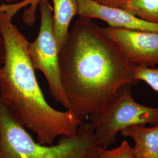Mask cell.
<instances>
[{
	"instance_id": "4fadbf2b",
	"label": "cell",
	"mask_w": 158,
	"mask_h": 158,
	"mask_svg": "<svg viewBox=\"0 0 158 158\" xmlns=\"http://www.w3.org/2000/svg\"><path fill=\"white\" fill-rule=\"evenodd\" d=\"M134 76L138 82L143 81L153 90L158 92V68L135 66Z\"/></svg>"
},
{
	"instance_id": "52a82bcc",
	"label": "cell",
	"mask_w": 158,
	"mask_h": 158,
	"mask_svg": "<svg viewBox=\"0 0 158 158\" xmlns=\"http://www.w3.org/2000/svg\"><path fill=\"white\" fill-rule=\"evenodd\" d=\"M78 16L100 19L108 27L158 32V23L142 19L124 9L104 6L93 0H77Z\"/></svg>"
},
{
	"instance_id": "8fae6325",
	"label": "cell",
	"mask_w": 158,
	"mask_h": 158,
	"mask_svg": "<svg viewBox=\"0 0 158 158\" xmlns=\"http://www.w3.org/2000/svg\"><path fill=\"white\" fill-rule=\"evenodd\" d=\"M41 1L42 0H23L16 3L2 4L0 6V11L8 12L14 16L20 10L29 6V7L23 13V20L25 24L31 26L35 21L37 8Z\"/></svg>"
},
{
	"instance_id": "7c38bea8",
	"label": "cell",
	"mask_w": 158,
	"mask_h": 158,
	"mask_svg": "<svg viewBox=\"0 0 158 158\" xmlns=\"http://www.w3.org/2000/svg\"><path fill=\"white\" fill-rule=\"evenodd\" d=\"M96 158H135V156L132 147L126 140H124L118 147L114 149L100 147Z\"/></svg>"
},
{
	"instance_id": "5bb4252c",
	"label": "cell",
	"mask_w": 158,
	"mask_h": 158,
	"mask_svg": "<svg viewBox=\"0 0 158 158\" xmlns=\"http://www.w3.org/2000/svg\"><path fill=\"white\" fill-rule=\"evenodd\" d=\"M96 2L104 6L125 9L129 0H93Z\"/></svg>"
},
{
	"instance_id": "2e32d148",
	"label": "cell",
	"mask_w": 158,
	"mask_h": 158,
	"mask_svg": "<svg viewBox=\"0 0 158 158\" xmlns=\"http://www.w3.org/2000/svg\"><path fill=\"white\" fill-rule=\"evenodd\" d=\"M0 1H4L7 4H12V3H16L20 1H22L23 0H0Z\"/></svg>"
},
{
	"instance_id": "3957f363",
	"label": "cell",
	"mask_w": 158,
	"mask_h": 158,
	"mask_svg": "<svg viewBox=\"0 0 158 158\" xmlns=\"http://www.w3.org/2000/svg\"><path fill=\"white\" fill-rule=\"evenodd\" d=\"M100 147L85 121L73 135L52 145L40 143L0 98V158H96Z\"/></svg>"
},
{
	"instance_id": "9c48e42d",
	"label": "cell",
	"mask_w": 158,
	"mask_h": 158,
	"mask_svg": "<svg viewBox=\"0 0 158 158\" xmlns=\"http://www.w3.org/2000/svg\"><path fill=\"white\" fill-rule=\"evenodd\" d=\"M52 23L57 44L59 49L67 38L70 23L78 15L77 0H52Z\"/></svg>"
},
{
	"instance_id": "ba28073f",
	"label": "cell",
	"mask_w": 158,
	"mask_h": 158,
	"mask_svg": "<svg viewBox=\"0 0 158 158\" xmlns=\"http://www.w3.org/2000/svg\"><path fill=\"white\" fill-rule=\"evenodd\" d=\"M134 142L132 151L135 158H158V124L148 127L136 125L121 132Z\"/></svg>"
},
{
	"instance_id": "5b68a950",
	"label": "cell",
	"mask_w": 158,
	"mask_h": 158,
	"mask_svg": "<svg viewBox=\"0 0 158 158\" xmlns=\"http://www.w3.org/2000/svg\"><path fill=\"white\" fill-rule=\"evenodd\" d=\"M38 6L40 16V29L36 38L32 42H29V56L34 69L45 76L53 98L69 110V104L61 80L60 49L53 28L52 6L48 0H42Z\"/></svg>"
},
{
	"instance_id": "6da1fadb",
	"label": "cell",
	"mask_w": 158,
	"mask_h": 158,
	"mask_svg": "<svg viewBox=\"0 0 158 158\" xmlns=\"http://www.w3.org/2000/svg\"><path fill=\"white\" fill-rule=\"evenodd\" d=\"M59 60L69 110L81 121L102 112L123 87L138 83L135 66L87 18L74 22Z\"/></svg>"
},
{
	"instance_id": "30bf717a",
	"label": "cell",
	"mask_w": 158,
	"mask_h": 158,
	"mask_svg": "<svg viewBox=\"0 0 158 158\" xmlns=\"http://www.w3.org/2000/svg\"><path fill=\"white\" fill-rule=\"evenodd\" d=\"M124 10L147 21L158 23V0H129Z\"/></svg>"
},
{
	"instance_id": "7a4b0ae2",
	"label": "cell",
	"mask_w": 158,
	"mask_h": 158,
	"mask_svg": "<svg viewBox=\"0 0 158 158\" xmlns=\"http://www.w3.org/2000/svg\"><path fill=\"white\" fill-rule=\"evenodd\" d=\"M13 15L0 11V34L5 43L0 66V98L38 142L52 145L59 137L74 135L81 124L70 110L60 111L46 100L28 53V41L12 23Z\"/></svg>"
},
{
	"instance_id": "277c9868",
	"label": "cell",
	"mask_w": 158,
	"mask_h": 158,
	"mask_svg": "<svg viewBox=\"0 0 158 158\" xmlns=\"http://www.w3.org/2000/svg\"><path fill=\"white\" fill-rule=\"evenodd\" d=\"M130 87H123L102 112L89 118L96 139L102 148H108L115 143L118 134L126 128L158 124V107L137 102Z\"/></svg>"
},
{
	"instance_id": "8992f818",
	"label": "cell",
	"mask_w": 158,
	"mask_h": 158,
	"mask_svg": "<svg viewBox=\"0 0 158 158\" xmlns=\"http://www.w3.org/2000/svg\"><path fill=\"white\" fill-rule=\"evenodd\" d=\"M99 28L130 64L145 67L158 64V32L110 27Z\"/></svg>"
},
{
	"instance_id": "9a60e30c",
	"label": "cell",
	"mask_w": 158,
	"mask_h": 158,
	"mask_svg": "<svg viewBox=\"0 0 158 158\" xmlns=\"http://www.w3.org/2000/svg\"><path fill=\"white\" fill-rule=\"evenodd\" d=\"M5 58V43L4 40L0 34V66L2 65Z\"/></svg>"
}]
</instances>
